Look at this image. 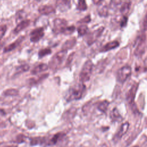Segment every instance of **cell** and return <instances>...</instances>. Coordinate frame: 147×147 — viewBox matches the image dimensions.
<instances>
[{
    "label": "cell",
    "mask_w": 147,
    "mask_h": 147,
    "mask_svg": "<svg viewBox=\"0 0 147 147\" xmlns=\"http://www.w3.org/2000/svg\"><path fill=\"white\" fill-rule=\"evenodd\" d=\"M110 117L113 120H114L115 121L120 120L121 117V115L119 113L117 108H114L113 109V110H112V111L111 113Z\"/></svg>",
    "instance_id": "cell-21"
},
{
    "label": "cell",
    "mask_w": 147,
    "mask_h": 147,
    "mask_svg": "<svg viewBox=\"0 0 147 147\" xmlns=\"http://www.w3.org/2000/svg\"><path fill=\"white\" fill-rule=\"evenodd\" d=\"M130 7V2H126L123 3L121 6L120 11L123 14H126L128 13Z\"/></svg>",
    "instance_id": "cell-23"
},
{
    "label": "cell",
    "mask_w": 147,
    "mask_h": 147,
    "mask_svg": "<svg viewBox=\"0 0 147 147\" xmlns=\"http://www.w3.org/2000/svg\"><path fill=\"white\" fill-rule=\"evenodd\" d=\"M146 125H147V118H146Z\"/></svg>",
    "instance_id": "cell-37"
},
{
    "label": "cell",
    "mask_w": 147,
    "mask_h": 147,
    "mask_svg": "<svg viewBox=\"0 0 147 147\" xmlns=\"http://www.w3.org/2000/svg\"><path fill=\"white\" fill-rule=\"evenodd\" d=\"M87 9V5L86 0H78L77 5V9L80 11H84Z\"/></svg>",
    "instance_id": "cell-22"
},
{
    "label": "cell",
    "mask_w": 147,
    "mask_h": 147,
    "mask_svg": "<svg viewBox=\"0 0 147 147\" xmlns=\"http://www.w3.org/2000/svg\"><path fill=\"white\" fill-rule=\"evenodd\" d=\"M48 67L49 66L45 63L40 64L37 66H36L34 68H33V69L31 71V74L33 75L38 74L42 72L45 71L46 70L48 69Z\"/></svg>",
    "instance_id": "cell-14"
},
{
    "label": "cell",
    "mask_w": 147,
    "mask_h": 147,
    "mask_svg": "<svg viewBox=\"0 0 147 147\" xmlns=\"http://www.w3.org/2000/svg\"><path fill=\"white\" fill-rule=\"evenodd\" d=\"M64 136H65V134L64 133H57L55 134L51 139L49 140L48 142H47L46 145H53L56 144L58 141L63 139Z\"/></svg>",
    "instance_id": "cell-12"
},
{
    "label": "cell",
    "mask_w": 147,
    "mask_h": 147,
    "mask_svg": "<svg viewBox=\"0 0 147 147\" xmlns=\"http://www.w3.org/2000/svg\"><path fill=\"white\" fill-rule=\"evenodd\" d=\"M109 102L107 101V100H104L102 102H100L97 108L101 112H103V113H106L107 109H108V107H109Z\"/></svg>",
    "instance_id": "cell-19"
},
{
    "label": "cell",
    "mask_w": 147,
    "mask_h": 147,
    "mask_svg": "<svg viewBox=\"0 0 147 147\" xmlns=\"http://www.w3.org/2000/svg\"><path fill=\"white\" fill-rule=\"evenodd\" d=\"M103 1V0H92V2L95 5H99L101 3V2Z\"/></svg>",
    "instance_id": "cell-35"
},
{
    "label": "cell",
    "mask_w": 147,
    "mask_h": 147,
    "mask_svg": "<svg viewBox=\"0 0 147 147\" xmlns=\"http://www.w3.org/2000/svg\"><path fill=\"white\" fill-rule=\"evenodd\" d=\"M86 90V86L83 83L76 84L71 87L68 92L67 96V100L69 102L74 100H78L82 98L84 91Z\"/></svg>",
    "instance_id": "cell-1"
},
{
    "label": "cell",
    "mask_w": 147,
    "mask_h": 147,
    "mask_svg": "<svg viewBox=\"0 0 147 147\" xmlns=\"http://www.w3.org/2000/svg\"><path fill=\"white\" fill-rule=\"evenodd\" d=\"M25 139L26 137L25 136H24L23 134H19L16 138V142L17 143H23L24 142H25Z\"/></svg>",
    "instance_id": "cell-30"
},
{
    "label": "cell",
    "mask_w": 147,
    "mask_h": 147,
    "mask_svg": "<svg viewBox=\"0 0 147 147\" xmlns=\"http://www.w3.org/2000/svg\"><path fill=\"white\" fill-rule=\"evenodd\" d=\"M74 53H72V54H70L69 56H68V59H67V62H66V65H69L70 64V63H71L72 59H73V57H74Z\"/></svg>",
    "instance_id": "cell-34"
},
{
    "label": "cell",
    "mask_w": 147,
    "mask_h": 147,
    "mask_svg": "<svg viewBox=\"0 0 147 147\" xmlns=\"http://www.w3.org/2000/svg\"><path fill=\"white\" fill-rule=\"evenodd\" d=\"M108 10H107V7L106 6H102L99 10H98V14L102 16V17H105L107 15Z\"/></svg>",
    "instance_id": "cell-28"
},
{
    "label": "cell",
    "mask_w": 147,
    "mask_h": 147,
    "mask_svg": "<svg viewBox=\"0 0 147 147\" xmlns=\"http://www.w3.org/2000/svg\"><path fill=\"white\" fill-rule=\"evenodd\" d=\"M91 21V18L90 16H87L86 17H84L83 18H82V20H80L79 22L80 23H88L89 22H90Z\"/></svg>",
    "instance_id": "cell-31"
},
{
    "label": "cell",
    "mask_w": 147,
    "mask_h": 147,
    "mask_svg": "<svg viewBox=\"0 0 147 147\" xmlns=\"http://www.w3.org/2000/svg\"><path fill=\"white\" fill-rule=\"evenodd\" d=\"M143 29L144 30H147V12L145 15V17L144 18V20H143Z\"/></svg>",
    "instance_id": "cell-32"
},
{
    "label": "cell",
    "mask_w": 147,
    "mask_h": 147,
    "mask_svg": "<svg viewBox=\"0 0 147 147\" xmlns=\"http://www.w3.org/2000/svg\"><path fill=\"white\" fill-rule=\"evenodd\" d=\"M45 143L47 144L46 139L45 137H36L32 138L30 142V145H43Z\"/></svg>",
    "instance_id": "cell-18"
},
{
    "label": "cell",
    "mask_w": 147,
    "mask_h": 147,
    "mask_svg": "<svg viewBox=\"0 0 147 147\" xmlns=\"http://www.w3.org/2000/svg\"><path fill=\"white\" fill-rule=\"evenodd\" d=\"M3 94L5 96H16L18 94V91L16 89L14 88H9L6 90H5L3 92Z\"/></svg>",
    "instance_id": "cell-20"
},
{
    "label": "cell",
    "mask_w": 147,
    "mask_h": 147,
    "mask_svg": "<svg viewBox=\"0 0 147 147\" xmlns=\"http://www.w3.org/2000/svg\"><path fill=\"white\" fill-rule=\"evenodd\" d=\"M23 38H24L23 37H20L17 40L15 41V42H14L9 45H8L6 47H5V48L3 49V52L4 53L8 52H10V51L14 49L20 44V43L22 41Z\"/></svg>",
    "instance_id": "cell-17"
},
{
    "label": "cell",
    "mask_w": 147,
    "mask_h": 147,
    "mask_svg": "<svg viewBox=\"0 0 147 147\" xmlns=\"http://www.w3.org/2000/svg\"><path fill=\"white\" fill-rule=\"evenodd\" d=\"M92 68L93 63L91 60H88L84 63L79 75V80L81 82L84 83L90 80L92 74Z\"/></svg>",
    "instance_id": "cell-3"
},
{
    "label": "cell",
    "mask_w": 147,
    "mask_h": 147,
    "mask_svg": "<svg viewBox=\"0 0 147 147\" xmlns=\"http://www.w3.org/2000/svg\"><path fill=\"white\" fill-rule=\"evenodd\" d=\"M103 30V28H99V29H97L96 30L94 31L93 33H90L87 36V38L86 40L87 43L88 45H91V44H93L97 40V38L100 36Z\"/></svg>",
    "instance_id": "cell-9"
},
{
    "label": "cell",
    "mask_w": 147,
    "mask_h": 147,
    "mask_svg": "<svg viewBox=\"0 0 147 147\" xmlns=\"http://www.w3.org/2000/svg\"><path fill=\"white\" fill-rule=\"evenodd\" d=\"M7 30V27L6 25H2L0 26V41L4 36Z\"/></svg>",
    "instance_id": "cell-29"
},
{
    "label": "cell",
    "mask_w": 147,
    "mask_h": 147,
    "mask_svg": "<svg viewBox=\"0 0 147 147\" xmlns=\"http://www.w3.org/2000/svg\"><path fill=\"white\" fill-rule=\"evenodd\" d=\"M119 43L117 41H113L111 42H109L105 44L102 48L100 49V51L102 52H106L109 51L110 50L113 49L117 47H118Z\"/></svg>",
    "instance_id": "cell-15"
},
{
    "label": "cell",
    "mask_w": 147,
    "mask_h": 147,
    "mask_svg": "<svg viewBox=\"0 0 147 147\" xmlns=\"http://www.w3.org/2000/svg\"><path fill=\"white\" fill-rule=\"evenodd\" d=\"M138 84L136 83L133 84L126 93V100L130 105L134 103V100L138 89Z\"/></svg>",
    "instance_id": "cell-7"
},
{
    "label": "cell",
    "mask_w": 147,
    "mask_h": 147,
    "mask_svg": "<svg viewBox=\"0 0 147 147\" xmlns=\"http://www.w3.org/2000/svg\"><path fill=\"white\" fill-rule=\"evenodd\" d=\"M44 35L43 28H37L33 29L30 34V40L32 42H37L41 40Z\"/></svg>",
    "instance_id": "cell-6"
},
{
    "label": "cell",
    "mask_w": 147,
    "mask_h": 147,
    "mask_svg": "<svg viewBox=\"0 0 147 147\" xmlns=\"http://www.w3.org/2000/svg\"><path fill=\"white\" fill-rule=\"evenodd\" d=\"M35 1H38V2H40V1H41V0H35Z\"/></svg>",
    "instance_id": "cell-36"
},
{
    "label": "cell",
    "mask_w": 147,
    "mask_h": 147,
    "mask_svg": "<svg viewBox=\"0 0 147 147\" xmlns=\"http://www.w3.org/2000/svg\"><path fill=\"white\" fill-rule=\"evenodd\" d=\"M77 31L79 36H83L87 33L88 31V27L85 25H82L78 28Z\"/></svg>",
    "instance_id": "cell-24"
},
{
    "label": "cell",
    "mask_w": 147,
    "mask_h": 147,
    "mask_svg": "<svg viewBox=\"0 0 147 147\" xmlns=\"http://www.w3.org/2000/svg\"><path fill=\"white\" fill-rule=\"evenodd\" d=\"M75 27L72 25V26H68L65 28V29L64 30V32L63 34H65V35H69V34H71L72 33H74V32L75 31Z\"/></svg>",
    "instance_id": "cell-27"
},
{
    "label": "cell",
    "mask_w": 147,
    "mask_h": 147,
    "mask_svg": "<svg viewBox=\"0 0 147 147\" xmlns=\"http://www.w3.org/2000/svg\"><path fill=\"white\" fill-rule=\"evenodd\" d=\"M129 125H130L129 123L127 122H126L123 123V124H122L119 127V130L118 131L116 135L115 136L114 139L115 140H120L122 138V137L123 135H125L126 133V132L127 131L129 127Z\"/></svg>",
    "instance_id": "cell-11"
},
{
    "label": "cell",
    "mask_w": 147,
    "mask_h": 147,
    "mask_svg": "<svg viewBox=\"0 0 147 147\" xmlns=\"http://www.w3.org/2000/svg\"><path fill=\"white\" fill-rule=\"evenodd\" d=\"M52 52V51L51 49L49 48H44V49H40L38 53V57L39 58H42L48 55L51 54Z\"/></svg>",
    "instance_id": "cell-26"
},
{
    "label": "cell",
    "mask_w": 147,
    "mask_h": 147,
    "mask_svg": "<svg viewBox=\"0 0 147 147\" xmlns=\"http://www.w3.org/2000/svg\"><path fill=\"white\" fill-rule=\"evenodd\" d=\"M38 12L44 16H48L52 13H55L56 11L55 9L51 5H44L40 6L38 9Z\"/></svg>",
    "instance_id": "cell-10"
},
{
    "label": "cell",
    "mask_w": 147,
    "mask_h": 147,
    "mask_svg": "<svg viewBox=\"0 0 147 147\" xmlns=\"http://www.w3.org/2000/svg\"><path fill=\"white\" fill-rule=\"evenodd\" d=\"M76 43V40L75 38H71L67 40L63 45L62 49L63 50H69L74 48Z\"/></svg>",
    "instance_id": "cell-16"
},
{
    "label": "cell",
    "mask_w": 147,
    "mask_h": 147,
    "mask_svg": "<svg viewBox=\"0 0 147 147\" xmlns=\"http://www.w3.org/2000/svg\"><path fill=\"white\" fill-rule=\"evenodd\" d=\"M131 68L129 65H125L121 68L117 72V80L119 82L123 83L130 76Z\"/></svg>",
    "instance_id": "cell-5"
},
{
    "label": "cell",
    "mask_w": 147,
    "mask_h": 147,
    "mask_svg": "<svg viewBox=\"0 0 147 147\" xmlns=\"http://www.w3.org/2000/svg\"><path fill=\"white\" fill-rule=\"evenodd\" d=\"M30 21L29 20H23L21 22H20L14 28V29L13 30L14 33V34L18 33L20 32H21V30H22L23 29H24L25 28L28 27L29 26V25L30 24Z\"/></svg>",
    "instance_id": "cell-13"
},
{
    "label": "cell",
    "mask_w": 147,
    "mask_h": 147,
    "mask_svg": "<svg viewBox=\"0 0 147 147\" xmlns=\"http://www.w3.org/2000/svg\"><path fill=\"white\" fill-rule=\"evenodd\" d=\"M67 53V51L63 49L56 53L51 59L48 65L49 67L52 70L57 69L63 62Z\"/></svg>",
    "instance_id": "cell-2"
},
{
    "label": "cell",
    "mask_w": 147,
    "mask_h": 147,
    "mask_svg": "<svg viewBox=\"0 0 147 147\" xmlns=\"http://www.w3.org/2000/svg\"><path fill=\"white\" fill-rule=\"evenodd\" d=\"M127 21V17H125V16H123L122 19L121 20V26H125L126 25Z\"/></svg>",
    "instance_id": "cell-33"
},
{
    "label": "cell",
    "mask_w": 147,
    "mask_h": 147,
    "mask_svg": "<svg viewBox=\"0 0 147 147\" xmlns=\"http://www.w3.org/2000/svg\"><path fill=\"white\" fill-rule=\"evenodd\" d=\"M67 27V21L65 19L56 18L53 20V32L55 34L63 33L64 30Z\"/></svg>",
    "instance_id": "cell-4"
},
{
    "label": "cell",
    "mask_w": 147,
    "mask_h": 147,
    "mask_svg": "<svg viewBox=\"0 0 147 147\" xmlns=\"http://www.w3.org/2000/svg\"><path fill=\"white\" fill-rule=\"evenodd\" d=\"M29 65L28 64H23L16 68V74H19L24 72H26L29 69Z\"/></svg>",
    "instance_id": "cell-25"
},
{
    "label": "cell",
    "mask_w": 147,
    "mask_h": 147,
    "mask_svg": "<svg viewBox=\"0 0 147 147\" xmlns=\"http://www.w3.org/2000/svg\"><path fill=\"white\" fill-rule=\"evenodd\" d=\"M56 5L60 11H66L71 7V0H56Z\"/></svg>",
    "instance_id": "cell-8"
}]
</instances>
